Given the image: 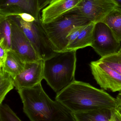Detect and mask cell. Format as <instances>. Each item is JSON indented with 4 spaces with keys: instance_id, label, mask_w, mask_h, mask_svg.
<instances>
[{
    "instance_id": "6",
    "label": "cell",
    "mask_w": 121,
    "mask_h": 121,
    "mask_svg": "<svg viewBox=\"0 0 121 121\" xmlns=\"http://www.w3.org/2000/svg\"><path fill=\"white\" fill-rule=\"evenodd\" d=\"M119 6L114 0H82L69 13L80 15L92 22H101L112 10Z\"/></svg>"
},
{
    "instance_id": "24",
    "label": "cell",
    "mask_w": 121,
    "mask_h": 121,
    "mask_svg": "<svg viewBox=\"0 0 121 121\" xmlns=\"http://www.w3.org/2000/svg\"><path fill=\"white\" fill-rule=\"evenodd\" d=\"M110 121H121V116L116 109H113Z\"/></svg>"
},
{
    "instance_id": "30",
    "label": "cell",
    "mask_w": 121,
    "mask_h": 121,
    "mask_svg": "<svg viewBox=\"0 0 121 121\" xmlns=\"http://www.w3.org/2000/svg\"></svg>"
},
{
    "instance_id": "27",
    "label": "cell",
    "mask_w": 121,
    "mask_h": 121,
    "mask_svg": "<svg viewBox=\"0 0 121 121\" xmlns=\"http://www.w3.org/2000/svg\"><path fill=\"white\" fill-rule=\"evenodd\" d=\"M120 7H121V0H114Z\"/></svg>"
},
{
    "instance_id": "17",
    "label": "cell",
    "mask_w": 121,
    "mask_h": 121,
    "mask_svg": "<svg viewBox=\"0 0 121 121\" xmlns=\"http://www.w3.org/2000/svg\"><path fill=\"white\" fill-rule=\"evenodd\" d=\"M11 23L9 17H0V47L7 50L11 48Z\"/></svg>"
},
{
    "instance_id": "8",
    "label": "cell",
    "mask_w": 121,
    "mask_h": 121,
    "mask_svg": "<svg viewBox=\"0 0 121 121\" xmlns=\"http://www.w3.org/2000/svg\"><path fill=\"white\" fill-rule=\"evenodd\" d=\"M94 79L100 87L113 92L121 91V75L99 60L90 63Z\"/></svg>"
},
{
    "instance_id": "2",
    "label": "cell",
    "mask_w": 121,
    "mask_h": 121,
    "mask_svg": "<svg viewBox=\"0 0 121 121\" xmlns=\"http://www.w3.org/2000/svg\"><path fill=\"white\" fill-rule=\"evenodd\" d=\"M18 91L23 105V112L30 121H76L73 112L49 97L41 83Z\"/></svg>"
},
{
    "instance_id": "22",
    "label": "cell",
    "mask_w": 121,
    "mask_h": 121,
    "mask_svg": "<svg viewBox=\"0 0 121 121\" xmlns=\"http://www.w3.org/2000/svg\"><path fill=\"white\" fill-rule=\"evenodd\" d=\"M7 50L0 47V69H3L7 56Z\"/></svg>"
},
{
    "instance_id": "7",
    "label": "cell",
    "mask_w": 121,
    "mask_h": 121,
    "mask_svg": "<svg viewBox=\"0 0 121 121\" xmlns=\"http://www.w3.org/2000/svg\"><path fill=\"white\" fill-rule=\"evenodd\" d=\"M121 45V43L117 40L106 24L101 22L96 23L91 47L101 57L119 52Z\"/></svg>"
},
{
    "instance_id": "25",
    "label": "cell",
    "mask_w": 121,
    "mask_h": 121,
    "mask_svg": "<svg viewBox=\"0 0 121 121\" xmlns=\"http://www.w3.org/2000/svg\"><path fill=\"white\" fill-rule=\"evenodd\" d=\"M54 0H39V8L42 10Z\"/></svg>"
},
{
    "instance_id": "29",
    "label": "cell",
    "mask_w": 121,
    "mask_h": 121,
    "mask_svg": "<svg viewBox=\"0 0 121 121\" xmlns=\"http://www.w3.org/2000/svg\"><path fill=\"white\" fill-rule=\"evenodd\" d=\"M119 52H121V49H120V50H119Z\"/></svg>"
},
{
    "instance_id": "10",
    "label": "cell",
    "mask_w": 121,
    "mask_h": 121,
    "mask_svg": "<svg viewBox=\"0 0 121 121\" xmlns=\"http://www.w3.org/2000/svg\"><path fill=\"white\" fill-rule=\"evenodd\" d=\"M39 0H0V17L17 16L26 13L40 21Z\"/></svg>"
},
{
    "instance_id": "28",
    "label": "cell",
    "mask_w": 121,
    "mask_h": 121,
    "mask_svg": "<svg viewBox=\"0 0 121 121\" xmlns=\"http://www.w3.org/2000/svg\"><path fill=\"white\" fill-rule=\"evenodd\" d=\"M116 110H117V111L120 114V115L121 116V109H117Z\"/></svg>"
},
{
    "instance_id": "12",
    "label": "cell",
    "mask_w": 121,
    "mask_h": 121,
    "mask_svg": "<svg viewBox=\"0 0 121 121\" xmlns=\"http://www.w3.org/2000/svg\"><path fill=\"white\" fill-rule=\"evenodd\" d=\"M82 0H54L41 11L43 24L51 22L69 13Z\"/></svg>"
},
{
    "instance_id": "21",
    "label": "cell",
    "mask_w": 121,
    "mask_h": 121,
    "mask_svg": "<svg viewBox=\"0 0 121 121\" xmlns=\"http://www.w3.org/2000/svg\"><path fill=\"white\" fill-rule=\"evenodd\" d=\"M86 25L76 27L70 31L67 37V46L72 44L77 38L81 31Z\"/></svg>"
},
{
    "instance_id": "18",
    "label": "cell",
    "mask_w": 121,
    "mask_h": 121,
    "mask_svg": "<svg viewBox=\"0 0 121 121\" xmlns=\"http://www.w3.org/2000/svg\"><path fill=\"white\" fill-rule=\"evenodd\" d=\"M14 87V79L12 76L4 70L0 69V104Z\"/></svg>"
},
{
    "instance_id": "16",
    "label": "cell",
    "mask_w": 121,
    "mask_h": 121,
    "mask_svg": "<svg viewBox=\"0 0 121 121\" xmlns=\"http://www.w3.org/2000/svg\"><path fill=\"white\" fill-rule=\"evenodd\" d=\"M101 22L109 28L117 40L121 43V7L114 8Z\"/></svg>"
},
{
    "instance_id": "3",
    "label": "cell",
    "mask_w": 121,
    "mask_h": 121,
    "mask_svg": "<svg viewBox=\"0 0 121 121\" xmlns=\"http://www.w3.org/2000/svg\"><path fill=\"white\" fill-rule=\"evenodd\" d=\"M76 52H58L44 60L43 78L57 94L75 80Z\"/></svg>"
},
{
    "instance_id": "14",
    "label": "cell",
    "mask_w": 121,
    "mask_h": 121,
    "mask_svg": "<svg viewBox=\"0 0 121 121\" xmlns=\"http://www.w3.org/2000/svg\"><path fill=\"white\" fill-rule=\"evenodd\" d=\"M26 63L19 55L11 50H8L3 69L14 78L23 71Z\"/></svg>"
},
{
    "instance_id": "23",
    "label": "cell",
    "mask_w": 121,
    "mask_h": 121,
    "mask_svg": "<svg viewBox=\"0 0 121 121\" xmlns=\"http://www.w3.org/2000/svg\"><path fill=\"white\" fill-rule=\"evenodd\" d=\"M17 16L20 17L23 20L27 22H32L37 21L32 15L26 13H19Z\"/></svg>"
},
{
    "instance_id": "13",
    "label": "cell",
    "mask_w": 121,
    "mask_h": 121,
    "mask_svg": "<svg viewBox=\"0 0 121 121\" xmlns=\"http://www.w3.org/2000/svg\"><path fill=\"white\" fill-rule=\"evenodd\" d=\"M96 23L91 22L85 26L77 38L69 46L66 50H76L91 47L94 40V31Z\"/></svg>"
},
{
    "instance_id": "15",
    "label": "cell",
    "mask_w": 121,
    "mask_h": 121,
    "mask_svg": "<svg viewBox=\"0 0 121 121\" xmlns=\"http://www.w3.org/2000/svg\"><path fill=\"white\" fill-rule=\"evenodd\" d=\"M113 109L93 110L73 114L76 121H110Z\"/></svg>"
},
{
    "instance_id": "9",
    "label": "cell",
    "mask_w": 121,
    "mask_h": 121,
    "mask_svg": "<svg viewBox=\"0 0 121 121\" xmlns=\"http://www.w3.org/2000/svg\"><path fill=\"white\" fill-rule=\"evenodd\" d=\"M9 17L12 30L11 50L19 55L26 63L40 60L21 27L11 17Z\"/></svg>"
},
{
    "instance_id": "26",
    "label": "cell",
    "mask_w": 121,
    "mask_h": 121,
    "mask_svg": "<svg viewBox=\"0 0 121 121\" xmlns=\"http://www.w3.org/2000/svg\"><path fill=\"white\" fill-rule=\"evenodd\" d=\"M116 99L118 104V108L117 109H121V91L119 93L117 96Z\"/></svg>"
},
{
    "instance_id": "4",
    "label": "cell",
    "mask_w": 121,
    "mask_h": 121,
    "mask_svg": "<svg viewBox=\"0 0 121 121\" xmlns=\"http://www.w3.org/2000/svg\"><path fill=\"white\" fill-rule=\"evenodd\" d=\"M91 22L84 16L68 13L51 22L43 25L56 52H61L66 51L68 45L67 37L72 30Z\"/></svg>"
},
{
    "instance_id": "11",
    "label": "cell",
    "mask_w": 121,
    "mask_h": 121,
    "mask_svg": "<svg viewBox=\"0 0 121 121\" xmlns=\"http://www.w3.org/2000/svg\"><path fill=\"white\" fill-rule=\"evenodd\" d=\"M44 63L42 59L26 63L23 71L13 78L15 89L32 87L41 83L44 79Z\"/></svg>"
},
{
    "instance_id": "19",
    "label": "cell",
    "mask_w": 121,
    "mask_h": 121,
    "mask_svg": "<svg viewBox=\"0 0 121 121\" xmlns=\"http://www.w3.org/2000/svg\"><path fill=\"white\" fill-rule=\"evenodd\" d=\"M99 60L121 75V52L101 57Z\"/></svg>"
},
{
    "instance_id": "5",
    "label": "cell",
    "mask_w": 121,
    "mask_h": 121,
    "mask_svg": "<svg viewBox=\"0 0 121 121\" xmlns=\"http://www.w3.org/2000/svg\"><path fill=\"white\" fill-rule=\"evenodd\" d=\"M10 17L21 27L40 59L46 60L58 52L44 29L41 20L27 22L18 16Z\"/></svg>"
},
{
    "instance_id": "20",
    "label": "cell",
    "mask_w": 121,
    "mask_h": 121,
    "mask_svg": "<svg viewBox=\"0 0 121 121\" xmlns=\"http://www.w3.org/2000/svg\"><path fill=\"white\" fill-rule=\"evenodd\" d=\"M0 121H22L6 104H0Z\"/></svg>"
},
{
    "instance_id": "1",
    "label": "cell",
    "mask_w": 121,
    "mask_h": 121,
    "mask_svg": "<svg viewBox=\"0 0 121 121\" xmlns=\"http://www.w3.org/2000/svg\"><path fill=\"white\" fill-rule=\"evenodd\" d=\"M55 100L73 113L118 108L116 99L103 90L76 80L57 94Z\"/></svg>"
}]
</instances>
